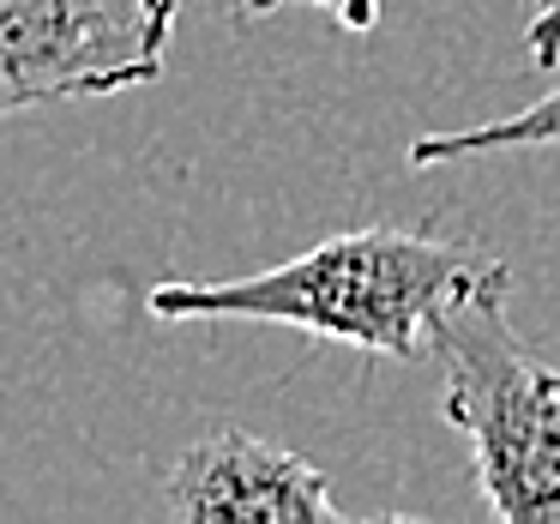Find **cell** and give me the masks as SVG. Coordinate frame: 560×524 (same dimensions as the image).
<instances>
[{"label":"cell","mask_w":560,"mask_h":524,"mask_svg":"<svg viewBox=\"0 0 560 524\" xmlns=\"http://www.w3.org/2000/svg\"><path fill=\"white\" fill-rule=\"evenodd\" d=\"M524 13V43H530V61L542 73L560 67V0H518Z\"/></svg>","instance_id":"cell-7"},{"label":"cell","mask_w":560,"mask_h":524,"mask_svg":"<svg viewBox=\"0 0 560 524\" xmlns=\"http://www.w3.org/2000/svg\"><path fill=\"white\" fill-rule=\"evenodd\" d=\"M182 0H0V121L158 85Z\"/></svg>","instance_id":"cell-3"},{"label":"cell","mask_w":560,"mask_h":524,"mask_svg":"<svg viewBox=\"0 0 560 524\" xmlns=\"http://www.w3.org/2000/svg\"><path fill=\"white\" fill-rule=\"evenodd\" d=\"M512 278L452 295L428 331L440 410L470 440L476 488L506 524H560V368L506 319Z\"/></svg>","instance_id":"cell-2"},{"label":"cell","mask_w":560,"mask_h":524,"mask_svg":"<svg viewBox=\"0 0 560 524\" xmlns=\"http://www.w3.org/2000/svg\"><path fill=\"white\" fill-rule=\"evenodd\" d=\"M512 278V266L488 259L470 242H446L434 230H343L283 266L247 278H170L145 295L158 319H254L290 326L319 343H350L362 356L422 362L428 331L452 295L476 283Z\"/></svg>","instance_id":"cell-1"},{"label":"cell","mask_w":560,"mask_h":524,"mask_svg":"<svg viewBox=\"0 0 560 524\" xmlns=\"http://www.w3.org/2000/svg\"><path fill=\"white\" fill-rule=\"evenodd\" d=\"M163 506L182 524H218V519H266V524H331L350 519L331 482L290 446H271L242 428H218L199 434L194 446L175 458L170 482H163Z\"/></svg>","instance_id":"cell-4"},{"label":"cell","mask_w":560,"mask_h":524,"mask_svg":"<svg viewBox=\"0 0 560 524\" xmlns=\"http://www.w3.org/2000/svg\"><path fill=\"white\" fill-rule=\"evenodd\" d=\"M548 145H560V85L542 91L530 109L500 115V121L458 127V133H422L410 145V170L464 163V158H494V151H548Z\"/></svg>","instance_id":"cell-5"},{"label":"cell","mask_w":560,"mask_h":524,"mask_svg":"<svg viewBox=\"0 0 560 524\" xmlns=\"http://www.w3.org/2000/svg\"><path fill=\"white\" fill-rule=\"evenodd\" d=\"M206 7H218L230 25H259V19L278 13V7H314V13H326L331 25L355 31V37L380 31V13H386V0H206Z\"/></svg>","instance_id":"cell-6"}]
</instances>
